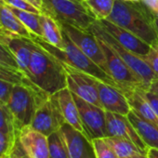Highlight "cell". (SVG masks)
I'll return each mask as SVG.
<instances>
[{
    "mask_svg": "<svg viewBox=\"0 0 158 158\" xmlns=\"http://www.w3.org/2000/svg\"><path fill=\"white\" fill-rule=\"evenodd\" d=\"M27 79L49 95L67 88L66 73L62 62L35 41L32 47Z\"/></svg>",
    "mask_w": 158,
    "mask_h": 158,
    "instance_id": "6da1fadb",
    "label": "cell"
},
{
    "mask_svg": "<svg viewBox=\"0 0 158 158\" xmlns=\"http://www.w3.org/2000/svg\"><path fill=\"white\" fill-rule=\"evenodd\" d=\"M106 20L131 32L150 46L158 43V35L152 23V12L144 5L115 0L114 10Z\"/></svg>",
    "mask_w": 158,
    "mask_h": 158,
    "instance_id": "7a4b0ae2",
    "label": "cell"
},
{
    "mask_svg": "<svg viewBox=\"0 0 158 158\" xmlns=\"http://www.w3.org/2000/svg\"><path fill=\"white\" fill-rule=\"evenodd\" d=\"M63 36H64L63 49L56 48L48 44L45 40H43L41 37L34 35H33L32 39L40 47H42L44 49H46L48 52H49L51 55H53L55 58H57L59 60L79 71H82L89 75H92L96 77L97 79H99V80L108 85L120 89L117 83L114 80V78L108 73H106L103 69H102L98 64H96L90 58H89L70 39V37L64 32H63Z\"/></svg>",
    "mask_w": 158,
    "mask_h": 158,
    "instance_id": "3957f363",
    "label": "cell"
},
{
    "mask_svg": "<svg viewBox=\"0 0 158 158\" xmlns=\"http://www.w3.org/2000/svg\"><path fill=\"white\" fill-rule=\"evenodd\" d=\"M39 90L40 89L30 81L14 85L7 106L11 114L16 131L31 125L36 109Z\"/></svg>",
    "mask_w": 158,
    "mask_h": 158,
    "instance_id": "277c9868",
    "label": "cell"
},
{
    "mask_svg": "<svg viewBox=\"0 0 158 158\" xmlns=\"http://www.w3.org/2000/svg\"><path fill=\"white\" fill-rule=\"evenodd\" d=\"M43 2L44 11L51 14L60 23L89 31L95 21L80 0H43Z\"/></svg>",
    "mask_w": 158,
    "mask_h": 158,
    "instance_id": "5b68a950",
    "label": "cell"
},
{
    "mask_svg": "<svg viewBox=\"0 0 158 158\" xmlns=\"http://www.w3.org/2000/svg\"><path fill=\"white\" fill-rule=\"evenodd\" d=\"M89 32H91L95 36L106 42L122 58V60L127 63V65L131 69V71L141 82L142 89H147L149 88L151 83L156 78V75L142 57L136 55L135 53L123 47L109 33L102 29L96 23V21H94V23H92Z\"/></svg>",
    "mask_w": 158,
    "mask_h": 158,
    "instance_id": "8992f818",
    "label": "cell"
},
{
    "mask_svg": "<svg viewBox=\"0 0 158 158\" xmlns=\"http://www.w3.org/2000/svg\"><path fill=\"white\" fill-rule=\"evenodd\" d=\"M65 123L55 95L38 91L36 109L30 127L46 136L59 130Z\"/></svg>",
    "mask_w": 158,
    "mask_h": 158,
    "instance_id": "52a82bcc",
    "label": "cell"
},
{
    "mask_svg": "<svg viewBox=\"0 0 158 158\" xmlns=\"http://www.w3.org/2000/svg\"><path fill=\"white\" fill-rule=\"evenodd\" d=\"M97 39L105 56L107 72L117 83L121 90L127 88H142L141 82L122 58L106 42L99 37H97Z\"/></svg>",
    "mask_w": 158,
    "mask_h": 158,
    "instance_id": "ba28073f",
    "label": "cell"
},
{
    "mask_svg": "<svg viewBox=\"0 0 158 158\" xmlns=\"http://www.w3.org/2000/svg\"><path fill=\"white\" fill-rule=\"evenodd\" d=\"M73 96L77 105L79 115L87 136L90 139L108 137L105 110L86 102L73 93Z\"/></svg>",
    "mask_w": 158,
    "mask_h": 158,
    "instance_id": "9c48e42d",
    "label": "cell"
},
{
    "mask_svg": "<svg viewBox=\"0 0 158 158\" xmlns=\"http://www.w3.org/2000/svg\"><path fill=\"white\" fill-rule=\"evenodd\" d=\"M62 65L66 73L67 88L70 91L86 102L102 108L95 85L96 77L79 71L64 62H62Z\"/></svg>",
    "mask_w": 158,
    "mask_h": 158,
    "instance_id": "30bf717a",
    "label": "cell"
},
{
    "mask_svg": "<svg viewBox=\"0 0 158 158\" xmlns=\"http://www.w3.org/2000/svg\"><path fill=\"white\" fill-rule=\"evenodd\" d=\"M62 31L70 39L102 69L107 72L105 56L97 37L89 31H84L65 23H60Z\"/></svg>",
    "mask_w": 158,
    "mask_h": 158,
    "instance_id": "8fae6325",
    "label": "cell"
},
{
    "mask_svg": "<svg viewBox=\"0 0 158 158\" xmlns=\"http://www.w3.org/2000/svg\"><path fill=\"white\" fill-rule=\"evenodd\" d=\"M0 43L14 57L19 65L20 71L27 78L34 43L32 38L22 36L16 33L0 27Z\"/></svg>",
    "mask_w": 158,
    "mask_h": 158,
    "instance_id": "7c38bea8",
    "label": "cell"
},
{
    "mask_svg": "<svg viewBox=\"0 0 158 158\" xmlns=\"http://www.w3.org/2000/svg\"><path fill=\"white\" fill-rule=\"evenodd\" d=\"M60 131L64 139L69 158H97L92 140L83 132L64 123Z\"/></svg>",
    "mask_w": 158,
    "mask_h": 158,
    "instance_id": "4fadbf2b",
    "label": "cell"
},
{
    "mask_svg": "<svg viewBox=\"0 0 158 158\" xmlns=\"http://www.w3.org/2000/svg\"><path fill=\"white\" fill-rule=\"evenodd\" d=\"M106 127L108 137H119L132 141L144 154H147L149 148L143 142L137 130L127 118V115H122L105 111Z\"/></svg>",
    "mask_w": 158,
    "mask_h": 158,
    "instance_id": "5bb4252c",
    "label": "cell"
},
{
    "mask_svg": "<svg viewBox=\"0 0 158 158\" xmlns=\"http://www.w3.org/2000/svg\"><path fill=\"white\" fill-rule=\"evenodd\" d=\"M96 23L107 33H109L118 43H120L123 47L135 53L136 55L144 57L150 51L151 46L149 44L136 36L131 32L120 27L109 20L96 21Z\"/></svg>",
    "mask_w": 158,
    "mask_h": 158,
    "instance_id": "9a60e30c",
    "label": "cell"
},
{
    "mask_svg": "<svg viewBox=\"0 0 158 158\" xmlns=\"http://www.w3.org/2000/svg\"><path fill=\"white\" fill-rule=\"evenodd\" d=\"M95 85L98 89L102 108L105 111L122 115H127L129 114L131 111L130 105L124 92L120 89L108 85L97 78L95 80Z\"/></svg>",
    "mask_w": 158,
    "mask_h": 158,
    "instance_id": "2e32d148",
    "label": "cell"
},
{
    "mask_svg": "<svg viewBox=\"0 0 158 158\" xmlns=\"http://www.w3.org/2000/svg\"><path fill=\"white\" fill-rule=\"evenodd\" d=\"M17 134L23 148L33 158H50L48 136L30 126L17 131Z\"/></svg>",
    "mask_w": 158,
    "mask_h": 158,
    "instance_id": "e0dca14e",
    "label": "cell"
},
{
    "mask_svg": "<svg viewBox=\"0 0 158 158\" xmlns=\"http://www.w3.org/2000/svg\"><path fill=\"white\" fill-rule=\"evenodd\" d=\"M54 95L58 101V103H59L60 112L63 115V118L65 120V123H68L69 125L73 127L75 129L86 134L81 119H80V115H79L77 105L73 100V93L70 91V89L68 88L62 89L61 90L58 91Z\"/></svg>",
    "mask_w": 158,
    "mask_h": 158,
    "instance_id": "ac0fdd59",
    "label": "cell"
},
{
    "mask_svg": "<svg viewBox=\"0 0 158 158\" xmlns=\"http://www.w3.org/2000/svg\"><path fill=\"white\" fill-rule=\"evenodd\" d=\"M122 91L127 99L131 111L136 113L141 118L158 127V116L155 114L148 101L144 98L141 92V88H127Z\"/></svg>",
    "mask_w": 158,
    "mask_h": 158,
    "instance_id": "d6986e66",
    "label": "cell"
},
{
    "mask_svg": "<svg viewBox=\"0 0 158 158\" xmlns=\"http://www.w3.org/2000/svg\"><path fill=\"white\" fill-rule=\"evenodd\" d=\"M40 20L43 32L42 39L56 48L63 49L64 36L60 22L46 11L40 14Z\"/></svg>",
    "mask_w": 158,
    "mask_h": 158,
    "instance_id": "ffe728a7",
    "label": "cell"
},
{
    "mask_svg": "<svg viewBox=\"0 0 158 158\" xmlns=\"http://www.w3.org/2000/svg\"><path fill=\"white\" fill-rule=\"evenodd\" d=\"M127 118L147 147L158 149V127L141 118L133 111L129 112Z\"/></svg>",
    "mask_w": 158,
    "mask_h": 158,
    "instance_id": "44dd1931",
    "label": "cell"
},
{
    "mask_svg": "<svg viewBox=\"0 0 158 158\" xmlns=\"http://www.w3.org/2000/svg\"><path fill=\"white\" fill-rule=\"evenodd\" d=\"M0 27L16 33L22 36L32 38L33 34L16 17L10 9L3 2H0Z\"/></svg>",
    "mask_w": 158,
    "mask_h": 158,
    "instance_id": "7402d4cb",
    "label": "cell"
},
{
    "mask_svg": "<svg viewBox=\"0 0 158 158\" xmlns=\"http://www.w3.org/2000/svg\"><path fill=\"white\" fill-rule=\"evenodd\" d=\"M82 2L95 21H101L111 15L115 0H84Z\"/></svg>",
    "mask_w": 158,
    "mask_h": 158,
    "instance_id": "603a6c76",
    "label": "cell"
},
{
    "mask_svg": "<svg viewBox=\"0 0 158 158\" xmlns=\"http://www.w3.org/2000/svg\"><path fill=\"white\" fill-rule=\"evenodd\" d=\"M8 6V5H7ZM10 10L16 15V17L23 23V25L34 35L36 36H39L42 38L43 32H42V26H41V20H40V14L18 10L12 7L8 6Z\"/></svg>",
    "mask_w": 158,
    "mask_h": 158,
    "instance_id": "cb8c5ba5",
    "label": "cell"
},
{
    "mask_svg": "<svg viewBox=\"0 0 158 158\" xmlns=\"http://www.w3.org/2000/svg\"><path fill=\"white\" fill-rule=\"evenodd\" d=\"M106 140L114 150L118 158H124L135 154H144L132 141L119 137H105Z\"/></svg>",
    "mask_w": 158,
    "mask_h": 158,
    "instance_id": "d4e9b609",
    "label": "cell"
},
{
    "mask_svg": "<svg viewBox=\"0 0 158 158\" xmlns=\"http://www.w3.org/2000/svg\"><path fill=\"white\" fill-rule=\"evenodd\" d=\"M48 140L50 158H69L68 151L60 129L48 136Z\"/></svg>",
    "mask_w": 158,
    "mask_h": 158,
    "instance_id": "484cf974",
    "label": "cell"
},
{
    "mask_svg": "<svg viewBox=\"0 0 158 158\" xmlns=\"http://www.w3.org/2000/svg\"><path fill=\"white\" fill-rule=\"evenodd\" d=\"M91 140L97 158H118L114 150L105 138H96Z\"/></svg>",
    "mask_w": 158,
    "mask_h": 158,
    "instance_id": "4316f807",
    "label": "cell"
},
{
    "mask_svg": "<svg viewBox=\"0 0 158 158\" xmlns=\"http://www.w3.org/2000/svg\"><path fill=\"white\" fill-rule=\"evenodd\" d=\"M0 130L8 134L15 135L16 130L13 124V119L8 106L0 102Z\"/></svg>",
    "mask_w": 158,
    "mask_h": 158,
    "instance_id": "83f0119b",
    "label": "cell"
},
{
    "mask_svg": "<svg viewBox=\"0 0 158 158\" xmlns=\"http://www.w3.org/2000/svg\"><path fill=\"white\" fill-rule=\"evenodd\" d=\"M0 79L11 82L13 84H23L29 81L22 72L10 69L3 65H0Z\"/></svg>",
    "mask_w": 158,
    "mask_h": 158,
    "instance_id": "f1b7e54d",
    "label": "cell"
},
{
    "mask_svg": "<svg viewBox=\"0 0 158 158\" xmlns=\"http://www.w3.org/2000/svg\"><path fill=\"white\" fill-rule=\"evenodd\" d=\"M15 138L16 134L11 135L0 130V158H6L10 155Z\"/></svg>",
    "mask_w": 158,
    "mask_h": 158,
    "instance_id": "f546056e",
    "label": "cell"
},
{
    "mask_svg": "<svg viewBox=\"0 0 158 158\" xmlns=\"http://www.w3.org/2000/svg\"><path fill=\"white\" fill-rule=\"evenodd\" d=\"M3 2L6 5L15 8V9H18V10L29 11V12H33V13H36V14L42 13V11L40 10H38L35 6H34L30 2L26 1V0H3Z\"/></svg>",
    "mask_w": 158,
    "mask_h": 158,
    "instance_id": "4dcf8cb0",
    "label": "cell"
},
{
    "mask_svg": "<svg viewBox=\"0 0 158 158\" xmlns=\"http://www.w3.org/2000/svg\"><path fill=\"white\" fill-rule=\"evenodd\" d=\"M0 65H3L10 69L20 71L19 65L14 59V57L4 48V46L0 43ZM21 72V71H20Z\"/></svg>",
    "mask_w": 158,
    "mask_h": 158,
    "instance_id": "1f68e13d",
    "label": "cell"
},
{
    "mask_svg": "<svg viewBox=\"0 0 158 158\" xmlns=\"http://www.w3.org/2000/svg\"><path fill=\"white\" fill-rule=\"evenodd\" d=\"M142 58L153 71L156 75V78H158V43L153 46H151V49L148 54Z\"/></svg>",
    "mask_w": 158,
    "mask_h": 158,
    "instance_id": "d6a6232c",
    "label": "cell"
},
{
    "mask_svg": "<svg viewBox=\"0 0 158 158\" xmlns=\"http://www.w3.org/2000/svg\"><path fill=\"white\" fill-rule=\"evenodd\" d=\"M10 155L12 158H33L27 152L26 150L23 148V144L21 143L19 138H18V134L16 133V138L14 140V144L12 146L11 152L10 153Z\"/></svg>",
    "mask_w": 158,
    "mask_h": 158,
    "instance_id": "836d02e7",
    "label": "cell"
},
{
    "mask_svg": "<svg viewBox=\"0 0 158 158\" xmlns=\"http://www.w3.org/2000/svg\"><path fill=\"white\" fill-rule=\"evenodd\" d=\"M14 85L11 82L0 79V102L7 105Z\"/></svg>",
    "mask_w": 158,
    "mask_h": 158,
    "instance_id": "e575fe53",
    "label": "cell"
},
{
    "mask_svg": "<svg viewBox=\"0 0 158 158\" xmlns=\"http://www.w3.org/2000/svg\"><path fill=\"white\" fill-rule=\"evenodd\" d=\"M141 92H142L144 98L148 101V102L152 106L155 114L158 116V93L151 91L146 89H142V88H141Z\"/></svg>",
    "mask_w": 158,
    "mask_h": 158,
    "instance_id": "d590c367",
    "label": "cell"
},
{
    "mask_svg": "<svg viewBox=\"0 0 158 158\" xmlns=\"http://www.w3.org/2000/svg\"><path fill=\"white\" fill-rule=\"evenodd\" d=\"M26 1L30 2L31 4H33L34 6H35L38 10H40L42 12L44 11V9H45V5H44V2L43 0H26Z\"/></svg>",
    "mask_w": 158,
    "mask_h": 158,
    "instance_id": "8d00e7d4",
    "label": "cell"
},
{
    "mask_svg": "<svg viewBox=\"0 0 158 158\" xmlns=\"http://www.w3.org/2000/svg\"><path fill=\"white\" fill-rule=\"evenodd\" d=\"M148 158H158V149L155 148H149L147 152Z\"/></svg>",
    "mask_w": 158,
    "mask_h": 158,
    "instance_id": "74e56055",
    "label": "cell"
},
{
    "mask_svg": "<svg viewBox=\"0 0 158 158\" xmlns=\"http://www.w3.org/2000/svg\"><path fill=\"white\" fill-rule=\"evenodd\" d=\"M147 89L158 93V78H155L154 79V80L151 83V85L149 86V88Z\"/></svg>",
    "mask_w": 158,
    "mask_h": 158,
    "instance_id": "f35d334b",
    "label": "cell"
},
{
    "mask_svg": "<svg viewBox=\"0 0 158 158\" xmlns=\"http://www.w3.org/2000/svg\"><path fill=\"white\" fill-rule=\"evenodd\" d=\"M152 26L158 35V18H156L152 13Z\"/></svg>",
    "mask_w": 158,
    "mask_h": 158,
    "instance_id": "ab89813d",
    "label": "cell"
},
{
    "mask_svg": "<svg viewBox=\"0 0 158 158\" xmlns=\"http://www.w3.org/2000/svg\"><path fill=\"white\" fill-rule=\"evenodd\" d=\"M124 158H148V156L147 154H135V155H131V156H127Z\"/></svg>",
    "mask_w": 158,
    "mask_h": 158,
    "instance_id": "60d3db41",
    "label": "cell"
},
{
    "mask_svg": "<svg viewBox=\"0 0 158 158\" xmlns=\"http://www.w3.org/2000/svg\"><path fill=\"white\" fill-rule=\"evenodd\" d=\"M126 2H130V3H139L141 2V0H124Z\"/></svg>",
    "mask_w": 158,
    "mask_h": 158,
    "instance_id": "b9f144b4",
    "label": "cell"
},
{
    "mask_svg": "<svg viewBox=\"0 0 158 158\" xmlns=\"http://www.w3.org/2000/svg\"><path fill=\"white\" fill-rule=\"evenodd\" d=\"M152 14H153L156 18H158V11H157V12H154V13H152Z\"/></svg>",
    "mask_w": 158,
    "mask_h": 158,
    "instance_id": "7bdbcfd3",
    "label": "cell"
},
{
    "mask_svg": "<svg viewBox=\"0 0 158 158\" xmlns=\"http://www.w3.org/2000/svg\"><path fill=\"white\" fill-rule=\"evenodd\" d=\"M6 158H12V157H11V156H10V155H9V156H7V157H6Z\"/></svg>",
    "mask_w": 158,
    "mask_h": 158,
    "instance_id": "ee69618b",
    "label": "cell"
},
{
    "mask_svg": "<svg viewBox=\"0 0 158 158\" xmlns=\"http://www.w3.org/2000/svg\"><path fill=\"white\" fill-rule=\"evenodd\" d=\"M0 2H3V0H0ZM4 3V2H3Z\"/></svg>",
    "mask_w": 158,
    "mask_h": 158,
    "instance_id": "f6af8a7d",
    "label": "cell"
}]
</instances>
